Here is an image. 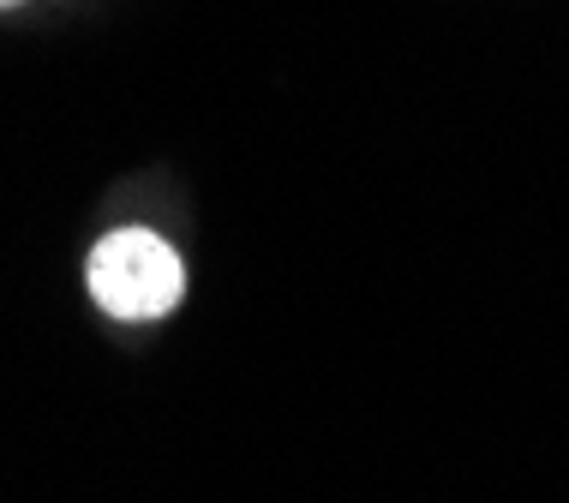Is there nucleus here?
I'll return each mask as SVG.
<instances>
[{
  "instance_id": "f257e3e1",
  "label": "nucleus",
  "mask_w": 569,
  "mask_h": 503,
  "mask_svg": "<svg viewBox=\"0 0 569 503\" xmlns=\"http://www.w3.org/2000/svg\"><path fill=\"white\" fill-rule=\"evenodd\" d=\"M84 288L109 318L120 324H144V318H168L187 294V264L150 228H114L90 247Z\"/></svg>"
},
{
  "instance_id": "f03ea898",
  "label": "nucleus",
  "mask_w": 569,
  "mask_h": 503,
  "mask_svg": "<svg viewBox=\"0 0 569 503\" xmlns=\"http://www.w3.org/2000/svg\"><path fill=\"white\" fill-rule=\"evenodd\" d=\"M7 7H19V0H0V12H7Z\"/></svg>"
}]
</instances>
